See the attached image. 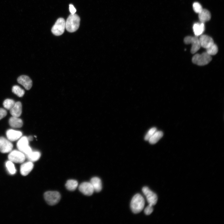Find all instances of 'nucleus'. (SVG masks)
Segmentation results:
<instances>
[{"label":"nucleus","mask_w":224,"mask_h":224,"mask_svg":"<svg viewBox=\"0 0 224 224\" xmlns=\"http://www.w3.org/2000/svg\"><path fill=\"white\" fill-rule=\"evenodd\" d=\"M69 6V10L72 14H74L76 11V10L72 4H70Z\"/></svg>","instance_id":"2f4dec72"},{"label":"nucleus","mask_w":224,"mask_h":224,"mask_svg":"<svg viewBox=\"0 0 224 224\" xmlns=\"http://www.w3.org/2000/svg\"><path fill=\"white\" fill-rule=\"evenodd\" d=\"M17 81L27 90H30L32 86V81L27 76L23 75L20 76L18 78Z\"/></svg>","instance_id":"ddd939ff"},{"label":"nucleus","mask_w":224,"mask_h":224,"mask_svg":"<svg viewBox=\"0 0 224 224\" xmlns=\"http://www.w3.org/2000/svg\"><path fill=\"white\" fill-rule=\"evenodd\" d=\"M96 192H100L102 189V185L100 179L98 177H95L92 178L90 182Z\"/></svg>","instance_id":"f3484780"},{"label":"nucleus","mask_w":224,"mask_h":224,"mask_svg":"<svg viewBox=\"0 0 224 224\" xmlns=\"http://www.w3.org/2000/svg\"><path fill=\"white\" fill-rule=\"evenodd\" d=\"M25 156L30 161L32 162L39 159L40 156V153L38 152L32 151L29 154Z\"/></svg>","instance_id":"5701e85b"},{"label":"nucleus","mask_w":224,"mask_h":224,"mask_svg":"<svg viewBox=\"0 0 224 224\" xmlns=\"http://www.w3.org/2000/svg\"><path fill=\"white\" fill-rule=\"evenodd\" d=\"M9 123L11 126L14 128H20L23 124V121L21 119L18 117L13 116L10 118Z\"/></svg>","instance_id":"aec40b11"},{"label":"nucleus","mask_w":224,"mask_h":224,"mask_svg":"<svg viewBox=\"0 0 224 224\" xmlns=\"http://www.w3.org/2000/svg\"><path fill=\"white\" fill-rule=\"evenodd\" d=\"M22 105L20 102H15L14 106L10 110V113L12 116L19 117L22 113Z\"/></svg>","instance_id":"dca6fc26"},{"label":"nucleus","mask_w":224,"mask_h":224,"mask_svg":"<svg viewBox=\"0 0 224 224\" xmlns=\"http://www.w3.org/2000/svg\"><path fill=\"white\" fill-rule=\"evenodd\" d=\"M6 134L8 139L11 141L18 140L22 135V133L21 132L12 129L7 130L6 132Z\"/></svg>","instance_id":"4468645a"},{"label":"nucleus","mask_w":224,"mask_h":224,"mask_svg":"<svg viewBox=\"0 0 224 224\" xmlns=\"http://www.w3.org/2000/svg\"><path fill=\"white\" fill-rule=\"evenodd\" d=\"M44 197L46 202L51 205L57 203L61 198L60 193L56 191H48L45 192Z\"/></svg>","instance_id":"20e7f679"},{"label":"nucleus","mask_w":224,"mask_h":224,"mask_svg":"<svg viewBox=\"0 0 224 224\" xmlns=\"http://www.w3.org/2000/svg\"><path fill=\"white\" fill-rule=\"evenodd\" d=\"M12 91L19 97H22L25 94L24 90L17 85H15L12 87Z\"/></svg>","instance_id":"b1692460"},{"label":"nucleus","mask_w":224,"mask_h":224,"mask_svg":"<svg viewBox=\"0 0 224 224\" xmlns=\"http://www.w3.org/2000/svg\"><path fill=\"white\" fill-rule=\"evenodd\" d=\"M193 30L195 36L198 37L202 35L205 30V26L204 23H195L193 26Z\"/></svg>","instance_id":"a211bd4d"},{"label":"nucleus","mask_w":224,"mask_h":224,"mask_svg":"<svg viewBox=\"0 0 224 224\" xmlns=\"http://www.w3.org/2000/svg\"><path fill=\"white\" fill-rule=\"evenodd\" d=\"M79 191L84 194L90 196L94 191V189L90 182H84L79 186Z\"/></svg>","instance_id":"9b49d317"},{"label":"nucleus","mask_w":224,"mask_h":224,"mask_svg":"<svg viewBox=\"0 0 224 224\" xmlns=\"http://www.w3.org/2000/svg\"><path fill=\"white\" fill-rule=\"evenodd\" d=\"M80 18L76 14L69 15L65 21V28L69 32H73L76 31L80 25Z\"/></svg>","instance_id":"f257e3e1"},{"label":"nucleus","mask_w":224,"mask_h":224,"mask_svg":"<svg viewBox=\"0 0 224 224\" xmlns=\"http://www.w3.org/2000/svg\"><path fill=\"white\" fill-rule=\"evenodd\" d=\"M211 14L208 10L203 9L198 13V18L201 22L204 23L209 21L211 19Z\"/></svg>","instance_id":"6ab92c4d"},{"label":"nucleus","mask_w":224,"mask_h":224,"mask_svg":"<svg viewBox=\"0 0 224 224\" xmlns=\"http://www.w3.org/2000/svg\"><path fill=\"white\" fill-rule=\"evenodd\" d=\"M6 166L10 174L13 175L16 173V169L13 162L9 160L7 161L6 163Z\"/></svg>","instance_id":"393cba45"},{"label":"nucleus","mask_w":224,"mask_h":224,"mask_svg":"<svg viewBox=\"0 0 224 224\" xmlns=\"http://www.w3.org/2000/svg\"><path fill=\"white\" fill-rule=\"evenodd\" d=\"M25 158V155L19 150L12 151L8 155L9 161L16 163H22L24 161Z\"/></svg>","instance_id":"6e6552de"},{"label":"nucleus","mask_w":224,"mask_h":224,"mask_svg":"<svg viewBox=\"0 0 224 224\" xmlns=\"http://www.w3.org/2000/svg\"><path fill=\"white\" fill-rule=\"evenodd\" d=\"M163 133L161 131H156L148 140L151 144L156 143L163 136Z\"/></svg>","instance_id":"412c9836"},{"label":"nucleus","mask_w":224,"mask_h":224,"mask_svg":"<svg viewBox=\"0 0 224 224\" xmlns=\"http://www.w3.org/2000/svg\"><path fill=\"white\" fill-rule=\"evenodd\" d=\"M211 56L206 52L201 54H197L192 58L193 63L199 66H204L208 64L212 60Z\"/></svg>","instance_id":"7ed1b4c3"},{"label":"nucleus","mask_w":224,"mask_h":224,"mask_svg":"<svg viewBox=\"0 0 224 224\" xmlns=\"http://www.w3.org/2000/svg\"><path fill=\"white\" fill-rule=\"evenodd\" d=\"M142 190L143 193L146 196L148 204L152 206L155 205L157 201L156 194L146 186L144 187Z\"/></svg>","instance_id":"1a4fd4ad"},{"label":"nucleus","mask_w":224,"mask_h":224,"mask_svg":"<svg viewBox=\"0 0 224 224\" xmlns=\"http://www.w3.org/2000/svg\"><path fill=\"white\" fill-rule=\"evenodd\" d=\"M199 39L201 47L206 49L211 47L214 44L212 38L207 35H201Z\"/></svg>","instance_id":"f8f14e48"},{"label":"nucleus","mask_w":224,"mask_h":224,"mask_svg":"<svg viewBox=\"0 0 224 224\" xmlns=\"http://www.w3.org/2000/svg\"><path fill=\"white\" fill-rule=\"evenodd\" d=\"M153 206L149 204L144 209V213L147 215L150 214L153 212Z\"/></svg>","instance_id":"c756f323"},{"label":"nucleus","mask_w":224,"mask_h":224,"mask_svg":"<svg viewBox=\"0 0 224 224\" xmlns=\"http://www.w3.org/2000/svg\"><path fill=\"white\" fill-rule=\"evenodd\" d=\"M193 8L194 11L197 13H199L203 9L201 5L198 2H195L193 4Z\"/></svg>","instance_id":"cd10ccee"},{"label":"nucleus","mask_w":224,"mask_h":224,"mask_svg":"<svg viewBox=\"0 0 224 224\" xmlns=\"http://www.w3.org/2000/svg\"><path fill=\"white\" fill-rule=\"evenodd\" d=\"M78 184V182L77 180H69L67 181L65 184V186L68 190L72 191L76 189Z\"/></svg>","instance_id":"4be33fe9"},{"label":"nucleus","mask_w":224,"mask_h":224,"mask_svg":"<svg viewBox=\"0 0 224 224\" xmlns=\"http://www.w3.org/2000/svg\"><path fill=\"white\" fill-rule=\"evenodd\" d=\"M15 101L11 99H7L4 100L3 102V105L6 109L10 110L14 105Z\"/></svg>","instance_id":"a878e982"},{"label":"nucleus","mask_w":224,"mask_h":224,"mask_svg":"<svg viewBox=\"0 0 224 224\" xmlns=\"http://www.w3.org/2000/svg\"><path fill=\"white\" fill-rule=\"evenodd\" d=\"M65 28V21L62 18H59L53 26L51 31L54 35L59 36L64 32Z\"/></svg>","instance_id":"0eeeda50"},{"label":"nucleus","mask_w":224,"mask_h":224,"mask_svg":"<svg viewBox=\"0 0 224 224\" xmlns=\"http://www.w3.org/2000/svg\"><path fill=\"white\" fill-rule=\"evenodd\" d=\"M29 141L27 137L23 136L20 138L17 143V147L18 150L25 155L29 154L32 151L29 145Z\"/></svg>","instance_id":"423d86ee"},{"label":"nucleus","mask_w":224,"mask_h":224,"mask_svg":"<svg viewBox=\"0 0 224 224\" xmlns=\"http://www.w3.org/2000/svg\"><path fill=\"white\" fill-rule=\"evenodd\" d=\"M27 138H28V140H29V141H32V140H33V137L32 136H29V137H27Z\"/></svg>","instance_id":"473e14b6"},{"label":"nucleus","mask_w":224,"mask_h":224,"mask_svg":"<svg viewBox=\"0 0 224 224\" xmlns=\"http://www.w3.org/2000/svg\"><path fill=\"white\" fill-rule=\"evenodd\" d=\"M34 165L30 161L23 164L21 166L20 173L23 176L28 175L33 169Z\"/></svg>","instance_id":"2eb2a0df"},{"label":"nucleus","mask_w":224,"mask_h":224,"mask_svg":"<svg viewBox=\"0 0 224 224\" xmlns=\"http://www.w3.org/2000/svg\"><path fill=\"white\" fill-rule=\"evenodd\" d=\"M218 51V47L215 43L211 47L206 49V52L211 56L216 54Z\"/></svg>","instance_id":"bb28decb"},{"label":"nucleus","mask_w":224,"mask_h":224,"mask_svg":"<svg viewBox=\"0 0 224 224\" xmlns=\"http://www.w3.org/2000/svg\"><path fill=\"white\" fill-rule=\"evenodd\" d=\"M7 114L6 110L3 108H0V120L5 117Z\"/></svg>","instance_id":"7c9ffc66"},{"label":"nucleus","mask_w":224,"mask_h":224,"mask_svg":"<svg viewBox=\"0 0 224 224\" xmlns=\"http://www.w3.org/2000/svg\"><path fill=\"white\" fill-rule=\"evenodd\" d=\"M156 131V128L155 127H153L150 129L145 136V140L148 141L150 138Z\"/></svg>","instance_id":"c85d7f7f"},{"label":"nucleus","mask_w":224,"mask_h":224,"mask_svg":"<svg viewBox=\"0 0 224 224\" xmlns=\"http://www.w3.org/2000/svg\"><path fill=\"white\" fill-rule=\"evenodd\" d=\"M145 200L143 197L140 194H137L133 197L130 203V207L134 213L140 212L143 209Z\"/></svg>","instance_id":"f03ea898"},{"label":"nucleus","mask_w":224,"mask_h":224,"mask_svg":"<svg viewBox=\"0 0 224 224\" xmlns=\"http://www.w3.org/2000/svg\"><path fill=\"white\" fill-rule=\"evenodd\" d=\"M13 147L12 143L8 139L3 137H0V152L7 153L12 151Z\"/></svg>","instance_id":"9d476101"},{"label":"nucleus","mask_w":224,"mask_h":224,"mask_svg":"<svg viewBox=\"0 0 224 224\" xmlns=\"http://www.w3.org/2000/svg\"><path fill=\"white\" fill-rule=\"evenodd\" d=\"M184 42L186 44H191L190 51L193 54L196 53L201 47L199 38L195 36L186 37L184 39Z\"/></svg>","instance_id":"39448f33"}]
</instances>
